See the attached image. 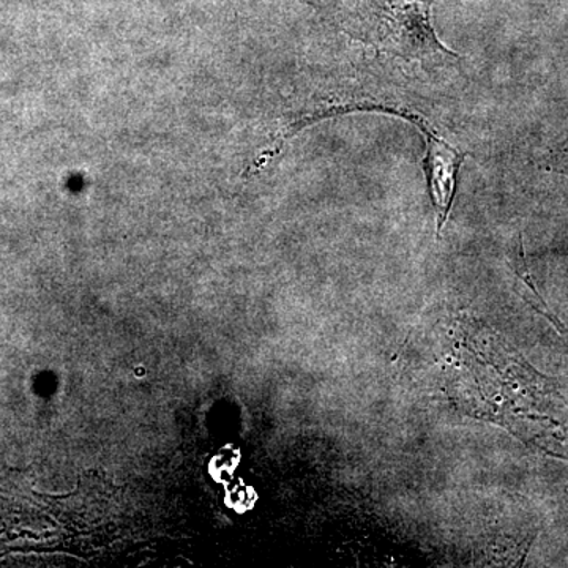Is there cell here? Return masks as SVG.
<instances>
[{"mask_svg": "<svg viewBox=\"0 0 568 568\" xmlns=\"http://www.w3.org/2000/svg\"><path fill=\"white\" fill-rule=\"evenodd\" d=\"M545 170L555 171V173L567 175L568 178V148L549 153L547 163H545Z\"/></svg>", "mask_w": 568, "mask_h": 568, "instance_id": "cell-3", "label": "cell"}, {"mask_svg": "<svg viewBox=\"0 0 568 568\" xmlns=\"http://www.w3.org/2000/svg\"><path fill=\"white\" fill-rule=\"evenodd\" d=\"M328 10L354 39L405 59L454 55L437 40L433 0H327Z\"/></svg>", "mask_w": 568, "mask_h": 568, "instance_id": "cell-1", "label": "cell"}, {"mask_svg": "<svg viewBox=\"0 0 568 568\" xmlns=\"http://www.w3.org/2000/svg\"><path fill=\"white\" fill-rule=\"evenodd\" d=\"M425 138V174L428 179L433 205L437 212V230L440 231L454 203L459 166L465 162L466 155L452 148L448 142L440 140L436 132L426 133Z\"/></svg>", "mask_w": 568, "mask_h": 568, "instance_id": "cell-2", "label": "cell"}]
</instances>
